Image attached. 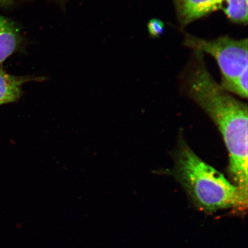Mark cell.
Returning <instances> with one entry per match:
<instances>
[{"instance_id": "obj_1", "label": "cell", "mask_w": 248, "mask_h": 248, "mask_svg": "<svg viewBox=\"0 0 248 248\" xmlns=\"http://www.w3.org/2000/svg\"><path fill=\"white\" fill-rule=\"evenodd\" d=\"M185 91L208 114L221 132L229 153L231 182L248 201V107L222 89L207 69L203 52L194 51L186 69Z\"/></svg>"}, {"instance_id": "obj_2", "label": "cell", "mask_w": 248, "mask_h": 248, "mask_svg": "<svg viewBox=\"0 0 248 248\" xmlns=\"http://www.w3.org/2000/svg\"><path fill=\"white\" fill-rule=\"evenodd\" d=\"M173 175L183 186L197 208L206 213L232 208L243 214L247 209L245 200L234 185L191 150L180 139L175 155Z\"/></svg>"}, {"instance_id": "obj_3", "label": "cell", "mask_w": 248, "mask_h": 248, "mask_svg": "<svg viewBox=\"0 0 248 248\" xmlns=\"http://www.w3.org/2000/svg\"><path fill=\"white\" fill-rule=\"evenodd\" d=\"M248 39L235 40L221 36L205 40L186 33L184 45L213 56L222 74V89L243 96L247 92Z\"/></svg>"}, {"instance_id": "obj_4", "label": "cell", "mask_w": 248, "mask_h": 248, "mask_svg": "<svg viewBox=\"0 0 248 248\" xmlns=\"http://www.w3.org/2000/svg\"><path fill=\"white\" fill-rule=\"evenodd\" d=\"M176 16L182 27L221 9L224 0H173Z\"/></svg>"}, {"instance_id": "obj_5", "label": "cell", "mask_w": 248, "mask_h": 248, "mask_svg": "<svg viewBox=\"0 0 248 248\" xmlns=\"http://www.w3.org/2000/svg\"><path fill=\"white\" fill-rule=\"evenodd\" d=\"M42 77H16L0 69V105L17 101L23 95L21 86L32 81H42Z\"/></svg>"}, {"instance_id": "obj_6", "label": "cell", "mask_w": 248, "mask_h": 248, "mask_svg": "<svg viewBox=\"0 0 248 248\" xmlns=\"http://www.w3.org/2000/svg\"><path fill=\"white\" fill-rule=\"evenodd\" d=\"M20 42V36L15 25L0 16V63L14 53Z\"/></svg>"}, {"instance_id": "obj_7", "label": "cell", "mask_w": 248, "mask_h": 248, "mask_svg": "<svg viewBox=\"0 0 248 248\" xmlns=\"http://www.w3.org/2000/svg\"><path fill=\"white\" fill-rule=\"evenodd\" d=\"M248 0H224L221 9L232 22L248 23Z\"/></svg>"}, {"instance_id": "obj_8", "label": "cell", "mask_w": 248, "mask_h": 248, "mask_svg": "<svg viewBox=\"0 0 248 248\" xmlns=\"http://www.w3.org/2000/svg\"><path fill=\"white\" fill-rule=\"evenodd\" d=\"M148 31L150 35L157 38L164 32V24L159 18H153L147 24Z\"/></svg>"}, {"instance_id": "obj_9", "label": "cell", "mask_w": 248, "mask_h": 248, "mask_svg": "<svg viewBox=\"0 0 248 248\" xmlns=\"http://www.w3.org/2000/svg\"><path fill=\"white\" fill-rule=\"evenodd\" d=\"M13 0H0V4L9 5L11 4Z\"/></svg>"}]
</instances>
